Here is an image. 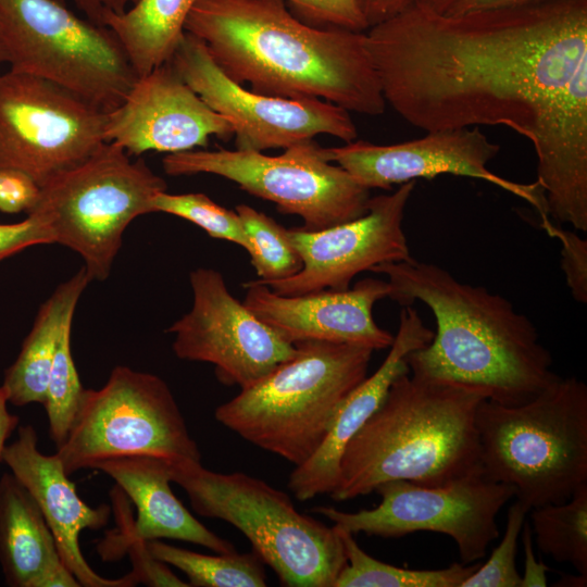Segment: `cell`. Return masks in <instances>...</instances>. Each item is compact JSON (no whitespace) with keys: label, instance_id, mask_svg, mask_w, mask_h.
<instances>
[{"label":"cell","instance_id":"obj_6","mask_svg":"<svg viewBox=\"0 0 587 587\" xmlns=\"http://www.w3.org/2000/svg\"><path fill=\"white\" fill-rule=\"evenodd\" d=\"M268 374L216 408L217 422L298 466L319 449L347 396L367 376L373 349L307 340Z\"/></svg>","mask_w":587,"mask_h":587},{"label":"cell","instance_id":"obj_21","mask_svg":"<svg viewBox=\"0 0 587 587\" xmlns=\"http://www.w3.org/2000/svg\"><path fill=\"white\" fill-rule=\"evenodd\" d=\"M433 336L434 332L424 325L419 312L412 305H404L397 334L380 366L347 396L319 449L291 472L288 488L298 500L329 495L334 490L346 445L378 408L392 382L410 372L405 357L428 345Z\"/></svg>","mask_w":587,"mask_h":587},{"label":"cell","instance_id":"obj_37","mask_svg":"<svg viewBox=\"0 0 587 587\" xmlns=\"http://www.w3.org/2000/svg\"><path fill=\"white\" fill-rule=\"evenodd\" d=\"M523 554H524V571L521 575L520 587H545L548 585L547 571L549 567L542 561L536 559L533 548V532L530 523L524 522L521 532Z\"/></svg>","mask_w":587,"mask_h":587},{"label":"cell","instance_id":"obj_17","mask_svg":"<svg viewBox=\"0 0 587 587\" xmlns=\"http://www.w3.org/2000/svg\"><path fill=\"white\" fill-rule=\"evenodd\" d=\"M414 186L415 180H411L392 193L370 198L367 211L354 220L316 230L288 229L302 260L301 270L284 279L255 282L284 296L344 290L362 272L409 260L412 257L402 221Z\"/></svg>","mask_w":587,"mask_h":587},{"label":"cell","instance_id":"obj_14","mask_svg":"<svg viewBox=\"0 0 587 587\" xmlns=\"http://www.w3.org/2000/svg\"><path fill=\"white\" fill-rule=\"evenodd\" d=\"M170 63L232 124L238 150L285 149L317 135L346 143L357 139V126L347 110L320 99H288L246 89L224 74L200 39L186 32Z\"/></svg>","mask_w":587,"mask_h":587},{"label":"cell","instance_id":"obj_18","mask_svg":"<svg viewBox=\"0 0 587 587\" xmlns=\"http://www.w3.org/2000/svg\"><path fill=\"white\" fill-rule=\"evenodd\" d=\"M215 136L228 140L232 124L213 111L167 62L137 77L118 107L107 113L105 142L130 157L166 154L205 147Z\"/></svg>","mask_w":587,"mask_h":587},{"label":"cell","instance_id":"obj_33","mask_svg":"<svg viewBox=\"0 0 587 587\" xmlns=\"http://www.w3.org/2000/svg\"><path fill=\"white\" fill-rule=\"evenodd\" d=\"M300 21L319 28L369 29L357 0H285Z\"/></svg>","mask_w":587,"mask_h":587},{"label":"cell","instance_id":"obj_12","mask_svg":"<svg viewBox=\"0 0 587 587\" xmlns=\"http://www.w3.org/2000/svg\"><path fill=\"white\" fill-rule=\"evenodd\" d=\"M375 491L382 501L371 510L344 512L319 507L314 511L353 535L398 538L416 532L445 534L455 541L464 564L485 557L499 537L498 513L515 497L514 487L491 482L482 473L436 487L391 480Z\"/></svg>","mask_w":587,"mask_h":587},{"label":"cell","instance_id":"obj_2","mask_svg":"<svg viewBox=\"0 0 587 587\" xmlns=\"http://www.w3.org/2000/svg\"><path fill=\"white\" fill-rule=\"evenodd\" d=\"M370 272L388 277V298L402 307L422 302L435 317L432 341L405 357L411 375L508 407L534 399L560 377L534 323L503 296L413 258Z\"/></svg>","mask_w":587,"mask_h":587},{"label":"cell","instance_id":"obj_31","mask_svg":"<svg viewBox=\"0 0 587 587\" xmlns=\"http://www.w3.org/2000/svg\"><path fill=\"white\" fill-rule=\"evenodd\" d=\"M152 210L153 213L163 212L187 220L209 236L236 243L247 252L251 248L237 212L215 203L204 193L176 195L165 190L153 198Z\"/></svg>","mask_w":587,"mask_h":587},{"label":"cell","instance_id":"obj_25","mask_svg":"<svg viewBox=\"0 0 587 587\" xmlns=\"http://www.w3.org/2000/svg\"><path fill=\"white\" fill-rule=\"evenodd\" d=\"M198 0H137L126 11L109 15L107 26L121 43L137 77L171 61L185 23Z\"/></svg>","mask_w":587,"mask_h":587},{"label":"cell","instance_id":"obj_9","mask_svg":"<svg viewBox=\"0 0 587 587\" xmlns=\"http://www.w3.org/2000/svg\"><path fill=\"white\" fill-rule=\"evenodd\" d=\"M0 40L10 70L60 85L105 112L137 79L114 34L59 0H0Z\"/></svg>","mask_w":587,"mask_h":587},{"label":"cell","instance_id":"obj_1","mask_svg":"<svg viewBox=\"0 0 587 587\" xmlns=\"http://www.w3.org/2000/svg\"><path fill=\"white\" fill-rule=\"evenodd\" d=\"M386 104L425 132L525 137L549 218L587 232V0L440 14L417 3L365 32Z\"/></svg>","mask_w":587,"mask_h":587},{"label":"cell","instance_id":"obj_24","mask_svg":"<svg viewBox=\"0 0 587 587\" xmlns=\"http://www.w3.org/2000/svg\"><path fill=\"white\" fill-rule=\"evenodd\" d=\"M90 283L85 267L60 284L40 305L16 360L5 370L1 387L8 403L23 407L45 402L54 354L65 321Z\"/></svg>","mask_w":587,"mask_h":587},{"label":"cell","instance_id":"obj_36","mask_svg":"<svg viewBox=\"0 0 587 587\" xmlns=\"http://www.w3.org/2000/svg\"><path fill=\"white\" fill-rule=\"evenodd\" d=\"M54 243L52 232L38 215L14 224H0V261L35 245Z\"/></svg>","mask_w":587,"mask_h":587},{"label":"cell","instance_id":"obj_4","mask_svg":"<svg viewBox=\"0 0 587 587\" xmlns=\"http://www.w3.org/2000/svg\"><path fill=\"white\" fill-rule=\"evenodd\" d=\"M480 396L399 375L346 445L329 496L345 501L391 480L444 486L482 473L476 411Z\"/></svg>","mask_w":587,"mask_h":587},{"label":"cell","instance_id":"obj_19","mask_svg":"<svg viewBox=\"0 0 587 587\" xmlns=\"http://www.w3.org/2000/svg\"><path fill=\"white\" fill-rule=\"evenodd\" d=\"M243 304L291 344L307 340L351 344L380 350L389 348L394 335L373 317L374 304L389 297L390 285L363 278L352 288L284 296L255 280L243 284Z\"/></svg>","mask_w":587,"mask_h":587},{"label":"cell","instance_id":"obj_3","mask_svg":"<svg viewBox=\"0 0 587 587\" xmlns=\"http://www.w3.org/2000/svg\"><path fill=\"white\" fill-rule=\"evenodd\" d=\"M185 32L204 43L226 76L253 91L320 99L372 116L385 111L365 32L311 26L285 0H198Z\"/></svg>","mask_w":587,"mask_h":587},{"label":"cell","instance_id":"obj_30","mask_svg":"<svg viewBox=\"0 0 587 587\" xmlns=\"http://www.w3.org/2000/svg\"><path fill=\"white\" fill-rule=\"evenodd\" d=\"M72 322L73 316L63 325L42 404L55 448L67 437L85 391L71 351Z\"/></svg>","mask_w":587,"mask_h":587},{"label":"cell","instance_id":"obj_10","mask_svg":"<svg viewBox=\"0 0 587 587\" xmlns=\"http://www.w3.org/2000/svg\"><path fill=\"white\" fill-rule=\"evenodd\" d=\"M54 454L68 476L113 458L201 459L167 384L125 365L115 366L100 389H85Z\"/></svg>","mask_w":587,"mask_h":587},{"label":"cell","instance_id":"obj_38","mask_svg":"<svg viewBox=\"0 0 587 587\" xmlns=\"http://www.w3.org/2000/svg\"><path fill=\"white\" fill-rule=\"evenodd\" d=\"M420 1L421 0H357V3L370 28L402 14L420 3Z\"/></svg>","mask_w":587,"mask_h":587},{"label":"cell","instance_id":"obj_23","mask_svg":"<svg viewBox=\"0 0 587 587\" xmlns=\"http://www.w3.org/2000/svg\"><path fill=\"white\" fill-rule=\"evenodd\" d=\"M0 565L10 587H64L72 579L41 510L11 472L0 477Z\"/></svg>","mask_w":587,"mask_h":587},{"label":"cell","instance_id":"obj_32","mask_svg":"<svg viewBox=\"0 0 587 587\" xmlns=\"http://www.w3.org/2000/svg\"><path fill=\"white\" fill-rule=\"evenodd\" d=\"M528 510L519 501L509 508L505 530L485 564L470 575L460 587H520L516 567L517 541Z\"/></svg>","mask_w":587,"mask_h":587},{"label":"cell","instance_id":"obj_29","mask_svg":"<svg viewBox=\"0 0 587 587\" xmlns=\"http://www.w3.org/2000/svg\"><path fill=\"white\" fill-rule=\"evenodd\" d=\"M235 211L251 245L248 253L259 277L257 280L284 279L301 270L302 260L289 238L288 229L248 204H238Z\"/></svg>","mask_w":587,"mask_h":587},{"label":"cell","instance_id":"obj_27","mask_svg":"<svg viewBox=\"0 0 587 587\" xmlns=\"http://www.w3.org/2000/svg\"><path fill=\"white\" fill-rule=\"evenodd\" d=\"M528 513L541 552L587 575V485L564 502L536 507Z\"/></svg>","mask_w":587,"mask_h":587},{"label":"cell","instance_id":"obj_7","mask_svg":"<svg viewBox=\"0 0 587 587\" xmlns=\"http://www.w3.org/2000/svg\"><path fill=\"white\" fill-rule=\"evenodd\" d=\"M171 480L193 511L241 532L263 563L288 587H334L346 564L338 530L296 510L287 494L235 472L210 471L200 461H170Z\"/></svg>","mask_w":587,"mask_h":587},{"label":"cell","instance_id":"obj_44","mask_svg":"<svg viewBox=\"0 0 587 587\" xmlns=\"http://www.w3.org/2000/svg\"><path fill=\"white\" fill-rule=\"evenodd\" d=\"M2 63H7V57H5V52L1 43V40H0V64Z\"/></svg>","mask_w":587,"mask_h":587},{"label":"cell","instance_id":"obj_13","mask_svg":"<svg viewBox=\"0 0 587 587\" xmlns=\"http://www.w3.org/2000/svg\"><path fill=\"white\" fill-rule=\"evenodd\" d=\"M107 113L47 79L0 74V166L21 170L41 187L104 142Z\"/></svg>","mask_w":587,"mask_h":587},{"label":"cell","instance_id":"obj_28","mask_svg":"<svg viewBox=\"0 0 587 587\" xmlns=\"http://www.w3.org/2000/svg\"><path fill=\"white\" fill-rule=\"evenodd\" d=\"M155 559L173 565L188 577L196 587H264L266 586L263 561L251 553H217L209 555L178 548L161 540L146 541Z\"/></svg>","mask_w":587,"mask_h":587},{"label":"cell","instance_id":"obj_35","mask_svg":"<svg viewBox=\"0 0 587 587\" xmlns=\"http://www.w3.org/2000/svg\"><path fill=\"white\" fill-rule=\"evenodd\" d=\"M40 186L27 173L0 166V211L15 214L28 213L36 204Z\"/></svg>","mask_w":587,"mask_h":587},{"label":"cell","instance_id":"obj_20","mask_svg":"<svg viewBox=\"0 0 587 587\" xmlns=\"http://www.w3.org/2000/svg\"><path fill=\"white\" fill-rule=\"evenodd\" d=\"M0 462L28 490L50 527L60 557L76 577L80 587H129L138 583L130 574L110 579L96 573L84 558L79 534L107 525L110 509L105 504L91 508L80 499L75 484L70 480L60 459L46 455L38 449V437L33 425L17 426V437L7 444Z\"/></svg>","mask_w":587,"mask_h":587},{"label":"cell","instance_id":"obj_26","mask_svg":"<svg viewBox=\"0 0 587 587\" xmlns=\"http://www.w3.org/2000/svg\"><path fill=\"white\" fill-rule=\"evenodd\" d=\"M335 528L347 561L334 587H460L479 566V563L454 562L439 570L403 569L371 557L358 545L353 534Z\"/></svg>","mask_w":587,"mask_h":587},{"label":"cell","instance_id":"obj_22","mask_svg":"<svg viewBox=\"0 0 587 587\" xmlns=\"http://www.w3.org/2000/svg\"><path fill=\"white\" fill-rule=\"evenodd\" d=\"M92 470L109 475L136 507L137 519L124 523L113 538L114 547L128 540L176 539L209 548L215 553H235L234 545L201 524L175 497L170 486L167 459L148 455L113 458Z\"/></svg>","mask_w":587,"mask_h":587},{"label":"cell","instance_id":"obj_40","mask_svg":"<svg viewBox=\"0 0 587 587\" xmlns=\"http://www.w3.org/2000/svg\"><path fill=\"white\" fill-rule=\"evenodd\" d=\"M544 1L549 0H460L447 14H459L471 11L490 9L514 8Z\"/></svg>","mask_w":587,"mask_h":587},{"label":"cell","instance_id":"obj_16","mask_svg":"<svg viewBox=\"0 0 587 587\" xmlns=\"http://www.w3.org/2000/svg\"><path fill=\"white\" fill-rule=\"evenodd\" d=\"M499 150L500 146L477 126L427 132L419 139L392 145L353 140L339 147H322L327 161L337 163L367 189L389 190L419 178L452 174L496 185L528 202L540 218L549 217L544 191L536 180L512 182L487 167Z\"/></svg>","mask_w":587,"mask_h":587},{"label":"cell","instance_id":"obj_5","mask_svg":"<svg viewBox=\"0 0 587 587\" xmlns=\"http://www.w3.org/2000/svg\"><path fill=\"white\" fill-rule=\"evenodd\" d=\"M482 474L514 487L530 509L561 503L587 485V386L559 377L534 399L476 411Z\"/></svg>","mask_w":587,"mask_h":587},{"label":"cell","instance_id":"obj_34","mask_svg":"<svg viewBox=\"0 0 587 587\" xmlns=\"http://www.w3.org/2000/svg\"><path fill=\"white\" fill-rule=\"evenodd\" d=\"M540 226L561 242V268L572 297L578 303L587 302V241L577 233L553 224L549 217L540 220Z\"/></svg>","mask_w":587,"mask_h":587},{"label":"cell","instance_id":"obj_39","mask_svg":"<svg viewBox=\"0 0 587 587\" xmlns=\"http://www.w3.org/2000/svg\"><path fill=\"white\" fill-rule=\"evenodd\" d=\"M77 8L91 22L103 25L104 20L112 14L126 11L137 0H73Z\"/></svg>","mask_w":587,"mask_h":587},{"label":"cell","instance_id":"obj_43","mask_svg":"<svg viewBox=\"0 0 587 587\" xmlns=\"http://www.w3.org/2000/svg\"><path fill=\"white\" fill-rule=\"evenodd\" d=\"M558 587H586L587 586V575L583 574H562L560 579L553 584Z\"/></svg>","mask_w":587,"mask_h":587},{"label":"cell","instance_id":"obj_15","mask_svg":"<svg viewBox=\"0 0 587 587\" xmlns=\"http://www.w3.org/2000/svg\"><path fill=\"white\" fill-rule=\"evenodd\" d=\"M189 280L192 307L166 329L177 358L211 363L222 384L243 389L295 354L296 346L236 299L218 271L198 267Z\"/></svg>","mask_w":587,"mask_h":587},{"label":"cell","instance_id":"obj_42","mask_svg":"<svg viewBox=\"0 0 587 587\" xmlns=\"http://www.w3.org/2000/svg\"><path fill=\"white\" fill-rule=\"evenodd\" d=\"M459 1L460 0H421L420 4L436 13L447 14Z\"/></svg>","mask_w":587,"mask_h":587},{"label":"cell","instance_id":"obj_8","mask_svg":"<svg viewBox=\"0 0 587 587\" xmlns=\"http://www.w3.org/2000/svg\"><path fill=\"white\" fill-rule=\"evenodd\" d=\"M167 188L142 159L104 142L89 158L40 187L27 213L42 218L54 243L77 252L91 280L109 277L133 220L153 213V198Z\"/></svg>","mask_w":587,"mask_h":587},{"label":"cell","instance_id":"obj_11","mask_svg":"<svg viewBox=\"0 0 587 587\" xmlns=\"http://www.w3.org/2000/svg\"><path fill=\"white\" fill-rule=\"evenodd\" d=\"M171 176L213 174L242 190L272 201L279 212L297 215L303 228L316 230L345 223L367 211L370 189L346 170L327 161L313 139L284 149L278 155L248 150H188L165 154Z\"/></svg>","mask_w":587,"mask_h":587},{"label":"cell","instance_id":"obj_41","mask_svg":"<svg viewBox=\"0 0 587 587\" xmlns=\"http://www.w3.org/2000/svg\"><path fill=\"white\" fill-rule=\"evenodd\" d=\"M20 423L18 415L12 414L8 410V399L3 388L0 385V458L7 440Z\"/></svg>","mask_w":587,"mask_h":587}]
</instances>
